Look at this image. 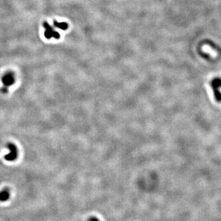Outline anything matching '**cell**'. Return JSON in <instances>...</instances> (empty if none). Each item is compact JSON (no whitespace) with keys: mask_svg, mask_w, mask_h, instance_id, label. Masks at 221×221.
<instances>
[{"mask_svg":"<svg viewBox=\"0 0 221 221\" xmlns=\"http://www.w3.org/2000/svg\"><path fill=\"white\" fill-rule=\"evenodd\" d=\"M8 147L9 149V153L4 157L5 159L8 161H13L15 160L17 157V149L16 146L12 144H9L8 145Z\"/></svg>","mask_w":221,"mask_h":221,"instance_id":"obj_3","label":"cell"},{"mask_svg":"<svg viewBox=\"0 0 221 221\" xmlns=\"http://www.w3.org/2000/svg\"><path fill=\"white\" fill-rule=\"evenodd\" d=\"M2 82L5 87H9L14 84L15 82L14 75L11 72L5 74L2 78Z\"/></svg>","mask_w":221,"mask_h":221,"instance_id":"obj_4","label":"cell"},{"mask_svg":"<svg viewBox=\"0 0 221 221\" xmlns=\"http://www.w3.org/2000/svg\"><path fill=\"white\" fill-rule=\"evenodd\" d=\"M43 27L45 29L44 32V36L47 39H49L51 38H54L58 39L60 38V34L57 32L55 31L47 22H44L43 23Z\"/></svg>","mask_w":221,"mask_h":221,"instance_id":"obj_2","label":"cell"},{"mask_svg":"<svg viewBox=\"0 0 221 221\" xmlns=\"http://www.w3.org/2000/svg\"><path fill=\"white\" fill-rule=\"evenodd\" d=\"M1 92H2V93H3V94H6L7 92H8V87H5V86L3 87L1 89Z\"/></svg>","mask_w":221,"mask_h":221,"instance_id":"obj_7","label":"cell"},{"mask_svg":"<svg viewBox=\"0 0 221 221\" xmlns=\"http://www.w3.org/2000/svg\"><path fill=\"white\" fill-rule=\"evenodd\" d=\"M211 86L214 91L215 99L218 102H221V93L219 90V87H221V78H215L211 82Z\"/></svg>","mask_w":221,"mask_h":221,"instance_id":"obj_1","label":"cell"},{"mask_svg":"<svg viewBox=\"0 0 221 221\" xmlns=\"http://www.w3.org/2000/svg\"><path fill=\"white\" fill-rule=\"evenodd\" d=\"M54 25L62 30H66L68 28V25L66 22H59L56 20H54Z\"/></svg>","mask_w":221,"mask_h":221,"instance_id":"obj_6","label":"cell"},{"mask_svg":"<svg viewBox=\"0 0 221 221\" xmlns=\"http://www.w3.org/2000/svg\"><path fill=\"white\" fill-rule=\"evenodd\" d=\"M9 192L8 189H4L0 192V201L6 202L9 198Z\"/></svg>","mask_w":221,"mask_h":221,"instance_id":"obj_5","label":"cell"}]
</instances>
